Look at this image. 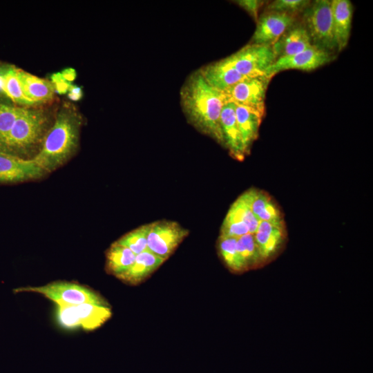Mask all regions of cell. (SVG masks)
Instances as JSON below:
<instances>
[{
  "mask_svg": "<svg viewBox=\"0 0 373 373\" xmlns=\"http://www.w3.org/2000/svg\"><path fill=\"white\" fill-rule=\"evenodd\" d=\"M227 102L223 93L210 86L198 69L186 78L180 90V104L188 122L223 146L220 115Z\"/></svg>",
  "mask_w": 373,
  "mask_h": 373,
  "instance_id": "cell-1",
  "label": "cell"
},
{
  "mask_svg": "<svg viewBox=\"0 0 373 373\" xmlns=\"http://www.w3.org/2000/svg\"><path fill=\"white\" fill-rule=\"evenodd\" d=\"M82 122L75 108L63 106L47 131L39 151L32 158L48 173L62 166L78 147Z\"/></svg>",
  "mask_w": 373,
  "mask_h": 373,
  "instance_id": "cell-2",
  "label": "cell"
},
{
  "mask_svg": "<svg viewBox=\"0 0 373 373\" xmlns=\"http://www.w3.org/2000/svg\"><path fill=\"white\" fill-rule=\"evenodd\" d=\"M49 117L39 108H21L3 146V153L25 158L36 149L47 133Z\"/></svg>",
  "mask_w": 373,
  "mask_h": 373,
  "instance_id": "cell-3",
  "label": "cell"
},
{
  "mask_svg": "<svg viewBox=\"0 0 373 373\" xmlns=\"http://www.w3.org/2000/svg\"><path fill=\"white\" fill-rule=\"evenodd\" d=\"M15 292H35L55 302L57 305H77L90 303L108 306L97 293L82 285L56 281L39 287H26L15 289Z\"/></svg>",
  "mask_w": 373,
  "mask_h": 373,
  "instance_id": "cell-4",
  "label": "cell"
},
{
  "mask_svg": "<svg viewBox=\"0 0 373 373\" xmlns=\"http://www.w3.org/2000/svg\"><path fill=\"white\" fill-rule=\"evenodd\" d=\"M304 26L314 46L332 52L336 50L333 32L332 1L317 0L304 12Z\"/></svg>",
  "mask_w": 373,
  "mask_h": 373,
  "instance_id": "cell-5",
  "label": "cell"
},
{
  "mask_svg": "<svg viewBox=\"0 0 373 373\" xmlns=\"http://www.w3.org/2000/svg\"><path fill=\"white\" fill-rule=\"evenodd\" d=\"M247 77L265 76V71L276 60L271 46L250 44L226 57Z\"/></svg>",
  "mask_w": 373,
  "mask_h": 373,
  "instance_id": "cell-6",
  "label": "cell"
},
{
  "mask_svg": "<svg viewBox=\"0 0 373 373\" xmlns=\"http://www.w3.org/2000/svg\"><path fill=\"white\" fill-rule=\"evenodd\" d=\"M271 79L266 76L246 77L223 92L227 102L265 114V95Z\"/></svg>",
  "mask_w": 373,
  "mask_h": 373,
  "instance_id": "cell-7",
  "label": "cell"
},
{
  "mask_svg": "<svg viewBox=\"0 0 373 373\" xmlns=\"http://www.w3.org/2000/svg\"><path fill=\"white\" fill-rule=\"evenodd\" d=\"M188 231L173 221H158L150 224L147 236L148 249L167 259L183 239Z\"/></svg>",
  "mask_w": 373,
  "mask_h": 373,
  "instance_id": "cell-8",
  "label": "cell"
},
{
  "mask_svg": "<svg viewBox=\"0 0 373 373\" xmlns=\"http://www.w3.org/2000/svg\"><path fill=\"white\" fill-rule=\"evenodd\" d=\"M331 52L312 46L299 53L278 58L265 71V76L271 79L276 73L285 70H312L333 60Z\"/></svg>",
  "mask_w": 373,
  "mask_h": 373,
  "instance_id": "cell-9",
  "label": "cell"
},
{
  "mask_svg": "<svg viewBox=\"0 0 373 373\" xmlns=\"http://www.w3.org/2000/svg\"><path fill=\"white\" fill-rule=\"evenodd\" d=\"M48 173L33 158H23L0 152V183L38 180Z\"/></svg>",
  "mask_w": 373,
  "mask_h": 373,
  "instance_id": "cell-10",
  "label": "cell"
},
{
  "mask_svg": "<svg viewBox=\"0 0 373 373\" xmlns=\"http://www.w3.org/2000/svg\"><path fill=\"white\" fill-rule=\"evenodd\" d=\"M293 15L269 11L257 20L252 44L272 46L285 32L294 26Z\"/></svg>",
  "mask_w": 373,
  "mask_h": 373,
  "instance_id": "cell-11",
  "label": "cell"
},
{
  "mask_svg": "<svg viewBox=\"0 0 373 373\" xmlns=\"http://www.w3.org/2000/svg\"><path fill=\"white\" fill-rule=\"evenodd\" d=\"M198 70L210 86L222 93L247 77L241 75L227 58L207 64Z\"/></svg>",
  "mask_w": 373,
  "mask_h": 373,
  "instance_id": "cell-12",
  "label": "cell"
},
{
  "mask_svg": "<svg viewBox=\"0 0 373 373\" xmlns=\"http://www.w3.org/2000/svg\"><path fill=\"white\" fill-rule=\"evenodd\" d=\"M254 236L260 253L265 262L278 252L285 241L283 223L260 221Z\"/></svg>",
  "mask_w": 373,
  "mask_h": 373,
  "instance_id": "cell-13",
  "label": "cell"
},
{
  "mask_svg": "<svg viewBox=\"0 0 373 373\" xmlns=\"http://www.w3.org/2000/svg\"><path fill=\"white\" fill-rule=\"evenodd\" d=\"M220 124L224 146L229 149L232 156L242 160L246 153L236 122L235 104L233 102H227L224 104L220 115Z\"/></svg>",
  "mask_w": 373,
  "mask_h": 373,
  "instance_id": "cell-14",
  "label": "cell"
},
{
  "mask_svg": "<svg viewBox=\"0 0 373 373\" xmlns=\"http://www.w3.org/2000/svg\"><path fill=\"white\" fill-rule=\"evenodd\" d=\"M333 32L336 50H343L350 39L353 7L348 0L332 1Z\"/></svg>",
  "mask_w": 373,
  "mask_h": 373,
  "instance_id": "cell-15",
  "label": "cell"
},
{
  "mask_svg": "<svg viewBox=\"0 0 373 373\" xmlns=\"http://www.w3.org/2000/svg\"><path fill=\"white\" fill-rule=\"evenodd\" d=\"M312 46L314 45L305 27L298 26L289 28L271 46V48L277 59L299 53Z\"/></svg>",
  "mask_w": 373,
  "mask_h": 373,
  "instance_id": "cell-16",
  "label": "cell"
},
{
  "mask_svg": "<svg viewBox=\"0 0 373 373\" xmlns=\"http://www.w3.org/2000/svg\"><path fill=\"white\" fill-rule=\"evenodd\" d=\"M18 75L23 93L30 105L46 102L53 97L55 91L51 82L19 68Z\"/></svg>",
  "mask_w": 373,
  "mask_h": 373,
  "instance_id": "cell-17",
  "label": "cell"
},
{
  "mask_svg": "<svg viewBox=\"0 0 373 373\" xmlns=\"http://www.w3.org/2000/svg\"><path fill=\"white\" fill-rule=\"evenodd\" d=\"M236 122L246 154L258 135L263 114L251 108L235 104Z\"/></svg>",
  "mask_w": 373,
  "mask_h": 373,
  "instance_id": "cell-18",
  "label": "cell"
},
{
  "mask_svg": "<svg viewBox=\"0 0 373 373\" xmlns=\"http://www.w3.org/2000/svg\"><path fill=\"white\" fill-rule=\"evenodd\" d=\"M164 260L148 249L136 255L131 267L117 278L131 285L138 284L157 269Z\"/></svg>",
  "mask_w": 373,
  "mask_h": 373,
  "instance_id": "cell-19",
  "label": "cell"
},
{
  "mask_svg": "<svg viewBox=\"0 0 373 373\" xmlns=\"http://www.w3.org/2000/svg\"><path fill=\"white\" fill-rule=\"evenodd\" d=\"M80 327L87 330L95 329L104 323L111 316L108 306L90 303L75 305Z\"/></svg>",
  "mask_w": 373,
  "mask_h": 373,
  "instance_id": "cell-20",
  "label": "cell"
},
{
  "mask_svg": "<svg viewBox=\"0 0 373 373\" xmlns=\"http://www.w3.org/2000/svg\"><path fill=\"white\" fill-rule=\"evenodd\" d=\"M135 256L128 248L115 242L106 253V270L118 277L131 267Z\"/></svg>",
  "mask_w": 373,
  "mask_h": 373,
  "instance_id": "cell-21",
  "label": "cell"
},
{
  "mask_svg": "<svg viewBox=\"0 0 373 373\" xmlns=\"http://www.w3.org/2000/svg\"><path fill=\"white\" fill-rule=\"evenodd\" d=\"M251 209L260 221L283 223L278 209L264 192L251 190Z\"/></svg>",
  "mask_w": 373,
  "mask_h": 373,
  "instance_id": "cell-22",
  "label": "cell"
},
{
  "mask_svg": "<svg viewBox=\"0 0 373 373\" xmlns=\"http://www.w3.org/2000/svg\"><path fill=\"white\" fill-rule=\"evenodd\" d=\"M0 77L4 95L17 104L30 105L21 89L18 68L12 65H1Z\"/></svg>",
  "mask_w": 373,
  "mask_h": 373,
  "instance_id": "cell-23",
  "label": "cell"
},
{
  "mask_svg": "<svg viewBox=\"0 0 373 373\" xmlns=\"http://www.w3.org/2000/svg\"><path fill=\"white\" fill-rule=\"evenodd\" d=\"M218 249L221 258L227 267L233 271L247 270L237 248V238L220 236Z\"/></svg>",
  "mask_w": 373,
  "mask_h": 373,
  "instance_id": "cell-24",
  "label": "cell"
},
{
  "mask_svg": "<svg viewBox=\"0 0 373 373\" xmlns=\"http://www.w3.org/2000/svg\"><path fill=\"white\" fill-rule=\"evenodd\" d=\"M237 248L247 270L265 262L254 234L247 233L237 238Z\"/></svg>",
  "mask_w": 373,
  "mask_h": 373,
  "instance_id": "cell-25",
  "label": "cell"
},
{
  "mask_svg": "<svg viewBox=\"0 0 373 373\" xmlns=\"http://www.w3.org/2000/svg\"><path fill=\"white\" fill-rule=\"evenodd\" d=\"M251 190L246 191L231 205V208L247 224L249 233L254 234L260 220L254 215L251 209Z\"/></svg>",
  "mask_w": 373,
  "mask_h": 373,
  "instance_id": "cell-26",
  "label": "cell"
},
{
  "mask_svg": "<svg viewBox=\"0 0 373 373\" xmlns=\"http://www.w3.org/2000/svg\"><path fill=\"white\" fill-rule=\"evenodd\" d=\"M150 224L142 225L123 236L115 242L131 250L135 255L148 250L147 236Z\"/></svg>",
  "mask_w": 373,
  "mask_h": 373,
  "instance_id": "cell-27",
  "label": "cell"
},
{
  "mask_svg": "<svg viewBox=\"0 0 373 373\" xmlns=\"http://www.w3.org/2000/svg\"><path fill=\"white\" fill-rule=\"evenodd\" d=\"M21 107L0 102V152L3 151L6 137Z\"/></svg>",
  "mask_w": 373,
  "mask_h": 373,
  "instance_id": "cell-28",
  "label": "cell"
},
{
  "mask_svg": "<svg viewBox=\"0 0 373 373\" xmlns=\"http://www.w3.org/2000/svg\"><path fill=\"white\" fill-rule=\"evenodd\" d=\"M249 233L247 224L229 209L221 227L220 236L238 238Z\"/></svg>",
  "mask_w": 373,
  "mask_h": 373,
  "instance_id": "cell-29",
  "label": "cell"
},
{
  "mask_svg": "<svg viewBox=\"0 0 373 373\" xmlns=\"http://www.w3.org/2000/svg\"><path fill=\"white\" fill-rule=\"evenodd\" d=\"M309 4L310 2L305 0H276L270 3L267 8L269 11L294 15L296 12L305 10Z\"/></svg>",
  "mask_w": 373,
  "mask_h": 373,
  "instance_id": "cell-30",
  "label": "cell"
},
{
  "mask_svg": "<svg viewBox=\"0 0 373 373\" xmlns=\"http://www.w3.org/2000/svg\"><path fill=\"white\" fill-rule=\"evenodd\" d=\"M56 315L59 324L64 328L80 327L75 305H57Z\"/></svg>",
  "mask_w": 373,
  "mask_h": 373,
  "instance_id": "cell-31",
  "label": "cell"
},
{
  "mask_svg": "<svg viewBox=\"0 0 373 373\" xmlns=\"http://www.w3.org/2000/svg\"><path fill=\"white\" fill-rule=\"evenodd\" d=\"M237 3L245 9L254 19H258V10L263 1L258 0H241L237 1Z\"/></svg>",
  "mask_w": 373,
  "mask_h": 373,
  "instance_id": "cell-32",
  "label": "cell"
},
{
  "mask_svg": "<svg viewBox=\"0 0 373 373\" xmlns=\"http://www.w3.org/2000/svg\"><path fill=\"white\" fill-rule=\"evenodd\" d=\"M51 83L54 86L55 91L61 95L66 93L70 85L69 82L64 79L61 73L52 74Z\"/></svg>",
  "mask_w": 373,
  "mask_h": 373,
  "instance_id": "cell-33",
  "label": "cell"
},
{
  "mask_svg": "<svg viewBox=\"0 0 373 373\" xmlns=\"http://www.w3.org/2000/svg\"><path fill=\"white\" fill-rule=\"evenodd\" d=\"M68 92V97L72 101H79L83 96L82 89L77 85L70 84Z\"/></svg>",
  "mask_w": 373,
  "mask_h": 373,
  "instance_id": "cell-34",
  "label": "cell"
},
{
  "mask_svg": "<svg viewBox=\"0 0 373 373\" xmlns=\"http://www.w3.org/2000/svg\"><path fill=\"white\" fill-rule=\"evenodd\" d=\"M61 74L64 79L69 83L74 81L77 77L76 70L73 68H64Z\"/></svg>",
  "mask_w": 373,
  "mask_h": 373,
  "instance_id": "cell-35",
  "label": "cell"
},
{
  "mask_svg": "<svg viewBox=\"0 0 373 373\" xmlns=\"http://www.w3.org/2000/svg\"><path fill=\"white\" fill-rule=\"evenodd\" d=\"M0 92L2 93V81L0 77Z\"/></svg>",
  "mask_w": 373,
  "mask_h": 373,
  "instance_id": "cell-36",
  "label": "cell"
}]
</instances>
